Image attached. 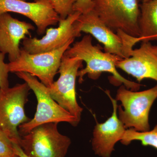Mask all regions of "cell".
<instances>
[{
    "mask_svg": "<svg viewBox=\"0 0 157 157\" xmlns=\"http://www.w3.org/2000/svg\"><path fill=\"white\" fill-rule=\"evenodd\" d=\"M64 54L71 57H76L85 62L84 69L78 71V82L82 83L83 77L87 75L89 78L97 80L103 73L112 75V78L118 85L122 84L128 89L138 91L141 85L124 78L117 70L116 63L121 59L115 55L102 51L98 45L93 44L92 38L87 34L66 51Z\"/></svg>",
    "mask_w": 157,
    "mask_h": 157,
    "instance_id": "1",
    "label": "cell"
},
{
    "mask_svg": "<svg viewBox=\"0 0 157 157\" xmlns=\"http://www.w3.org/2000/svg\"><path fill=\"white\" fill-rule=\"evenodd\" d=\"M17 77L26 82L36 97V111L34 117L18 127L20 136L27 134L34 128L49 123L67 122L73 126L78 124L76 118L52 99L49 88L36 77L24 72L15 73Z\"/></svg>",
    "mask_w": 157,
    "mask_h": 157,
    "instance_id": "2",
    "label": "cell"
},
{
    "mask_svg": "<svg viewBox=\"0 0 157 157\" xmlns=\"http://www.w3.org/2000/svg\"><path fill=\"white\" fill-rule=\"evenodd\" d=\"M157 99V84L141 91H132L122 85L117 90L115 100L121 103L117 108V115L125 129L139 132L149 131L150 111Z\"/></svg>",
    "mask_w": 157,
    "mask_h": 157,
    "instance_id": "3",
    "label": "cell"
},
{
    "mask_svg": "<svg viewBox=\"0 0 157 157\" xmlns=\"http://www.w3.org/2000/svg\"><path fill=\"white\" fill-rule=\"evenodd\" d=\"M141 0H93V11L114 32L121 30L131 36H140L139 28Z\"/></svg>",
    "mask_w": 157,
    "mask_h": 157,
    "instance_id": "4",
    "label": "cell"
},
{
    "mask_svg": "<svg viewBox=\"0 0 157 157\" xmlns=\"http://www.w3.org/2000/svg\"><path fill=\"white\" fill-rule=\"evenodd\" d=\"M57 123L43 124L21 136L18 145L29 157H65L71 144L70 137L58 130Z\"/></svg>",
    "mask_w": 157,
    "mask_h": 157,
    "instance_id": "5",
    "label": "cell"
},
{
    "mask_svg": "<svg viewBox=\"0 0 157 157\" xmlns=\"http://www.w3.org/2000/svg\"><path fill=\"white\" fill-rule=\"evenodd\" d=\"M74 40H70L59 49L43 53H29L21 48L18 58L7 63L9 72L29 73L39 78L45 86L50 87L58 72L63 56Z\"/></svg>",
    "mask_w": 157,
    "mask_h": 157,
    "instance_id": "6",
    "label": "cell"
},
{
    "mask_svg": "<svg viewBox=\"0 0 157 157\" xmlns=\"http://www.w3.org/2000/svg\"><path fill=\"white\" fill-rule=\"evenodd\" d=\"M30 90L25 82L1 90L0 128L13 143L17 144L21 139L18 127L30 120L26 115L25 110Z\"/></svg>",
    "mask_w": 157,
    "mask_h": 157,
    "instance_id": "7",
    "label": "cell"
},
{
    "mask_svg": "<svg viewBox=\"0 0 157 157\" xmlns=\"http://www.w3.org/2000/svg\"><path fill=\"white\" fill-rule=\"evenodd\" d=\"M80 32L91 35L104 45V51L126 59L130 57L134 43L131 36L122 31L117 33L105 24L94 11L81 14L76 21Z\"/></svg>",
    "mask_w": 157,
    "mask_h": 157,
    "instance_id": "8",
    "label": "cell"
},
{
    "mask_svg": "<svg viewBox=\"0 0 157 157\" xmlns=\"http://www.w3.org/2000/svg\"><path fill=\"white\" fill-rule=\"evenodd\" d=\"M82 63L78 58L64 54L58 71L59 77L48 88L52 99L76 118L78 124L83 109L76 100V81L79 69L83 67Z\"/></svg>",
    "mask_w": 157,
    "mask_h": 157,
    "instance_id": "9",
    "label": "cell"
},
{
    "mask_svg": "<svg viewBox=\"0 0 157 157\" xmlns=\"http://www.w3.org/2000/svg\"><path fill=\"white\" fill-rule=\"evenodd\" d=\"M79 12H74L64 19H60L59 26L46 30V34L41 39L36 37H26L23 40L22 49L30 54L48 52L64 46L72 39L81 36L76 21L81 15Z\"/></svg>",
    "mask_w": 157,
    "mask_h": 157,
    "instance_id": "10",
    "label": "cell"
},
{
    "mask_svg": "<svg viewBox=\"0 0 157 157\" xmlns=\"http://www.w3.org/2000/svg\"><path fill=\"white\" fill-rule=\"evenodd\" d=\"M14 12L31 20L36 26L37 33L43 35L50 25H56L60 18L50 0H0V14Z\"/></svg>",
    "mask_w": 157,
    "mask_h": 157,
    "instance_id": "11",
    "label": "cell"
},
{
    "mask_svg": "<svg viewBox=\"0 0 157 157\" xmlns=\"http://www.w3.org/2000/svg\"><path fill=\"white\" fill-rule=\"evenodd\" d=\"M105 93L113 105L112 115L102 123L97 122L93 131L92 147L95 154L100 157H110L114 147L121 141L126 129L117 115V101L110 95L109 91Z\"/></svg>",
    "mask_w": 157,
    "mask_h": 157,
    "instance_id": "12",
    "label": "cell"
},
{
    "mask_svg": "<svg viewBox=\"0 0 157 157\" xmlns=\"http://www.w3.org/2000/svg\"><path fill=\"white\" fill-rule=\"evenodd\" d=\"M150 42H142L139 48L130 51V57L116 63L119 68L140 82L145 78L157 82V55L151 49Z\"/></svg>",
    "mask_w": 157,
    "mask_h": 157,
    "instance_id": "13",
    "label": "cell"
},
{
    "mask_svg": "<svg viewBox=\"0 0 157 157\" xmlns=\"http://www.w3.org/2000/svg\"><path fill=\"white\" fill-rule=\"evenodd\" d=\"M35 27L30 23L14 18L9 13L0 14V52L8 54L9 62L18 58L20 43Z\"/></svg>",
    "mask_w": 157,
    "mask_h": 157,
    "instance_id": "14",
    "label": "cell"
},
{
    "mask_svg": "<svg viewBox=\"0 0 157 157\" xmlns=\"http://www.w3.org/2000/svg\"><path fill=\"white\" fill-rule=\"evenodd\" d=\"M139 28L140 42L155 40L157 36V0H150L140 4Z\"/></svg>",
    "mask_w": 157,
    "mask_h": 157,
    "instance_id": "15",
    "label": "cell"
},
{
    "mask_svg": "<svg viewBox=\"0 0 157 157\" xmlns=\"http://www.w3.org/2000/svg\"><path fill=\"white\" fill-rule=\"evenodd\" d=\"M135 140L140 141L144 146H150L157 149V124L153 129L145 132L127 129L120 141L124 145H128Z\"/></svg>",
    "mask_w": 157,
    "mask_h": 157,
    "instance_id": "16",
    "label": "cell"
},
{
    "mask_svg": "<svg viewBox=\"0 0 157 157\" xmlns=\"http://www.w3.org/2000/svg\"><path fill=\"white\" fill-rule=\"evenodd\" d=\"M60 19H64L74 12L73 7L77 0H50Z\"/></svg>",
    "mask_w": 157,
    "mask_h": 157,
    "instance_id": "17",
    "label": "cell"
},
{
    "mask_svg": "<svg viewBox=\"0 0 157 157\" xmlns=\"http://www.w3.org/2000/svg\"><path fill=\"white\" fill-rule=\"evenodd\" d=\"M14 155L13 142L0 128V156Z\"/></svg>",
    "mask_w": 157,
    "mask_h": 157,
    "instance_id": "18",
    "label": "cell"
},
{
    "mask_svg": "<svg viewBox=\"0 0 157 157\" xmlns=\"http://www.w3.org/2000/svg\"><path fill=\"white\" fill-rule=\"evenodd\" d=\"M6 54L0 52V88L6 90L9 88V81L8 79L9 73L8 64L5 62Z\"/></svg>",
    "mask_w": 157,
    "mask_h": 157,
    "instance_id": "19",
    "label": "cell"
},
{
    "mask_svg": "<svg viewBox=\"0 0 157 157\" xmlns=\"http://www.w3.org/2000/svg\"><path fill=\"white\" fill-rule=\"evenodd\" d=\"M93 0H77L73 7L74 12L85 14L93 9Z\"/></svg>",
    "mask_w": 157,
    "mask_h": 157,
    "instance_id": "20",
    "label": "cell"
},
{
    "mask_svg": "<svg viewBox=\"0 0 157 157\" xmlns=\"http://www.w3.org/2000/svg\"><path fill=\"white\" fill-rule=\"evenodd\" d=\"M13 144L14 154L19 157H29L23 151L22 149L19 145L14 143H13Z\"/></svg>",
    "mask_w": 157,
    "mask_h": 157,
    "instance_id": "21",
    "label": "cell"
},
{
    "mask_svg": "<svg viewBox=\"0 0 157 157\" xmlns=\"http://www.w3.org/2000/svg\"><path fill=\"white\" fill-rule=\"evenodd\" d=\"M151 49L153 52L157 55V45H151Z\"/></svg>",
    "mask_w": 157,
    "mask_h": 157,
    "instance_id": "22",
    "label": "cell"
},
{
    "mask_svg": "<svg viewBox=\"0 0 157 157\" xmlns=\"http://www.w3.org/2000/svg\"><path fill=\"white\" fill-rule=\"evenodd\" d=\"M150 1V0H141L142 2H147V1Z\"/></svg>",
    "mask_w": 157,
    "mask_h": 157,
    "instance_id": "23",
    "label": "cell"
},
{
    "mask_svg": "<svg viewBox=\"0 0 157 157\" xmlns=\"http://www.w3.org/2000/svg\"><path fill=\"white\" fill-rule=\"evenodd\" d=\"M15 155L14 156H12V157H6V156H0V157H15Z\"/></svg>",
    "mask_w": 157,
    "mask_h": 157,
    "instance_id": "24",
    "label": "cell"
},
{
    "mask_svg": "<svg viewBox=\"0 0 157 157\" xmlns=\"http://www.w3.org/2000/svg\"><path fill=\"white\" fill-rule=\"evenodd\" d=\"M155 40H157V36H156V37Z\"/></svg>",
    "mask_w": 157,
    "mask_h": 157,
    "instance_id": "25",
    "label": "cell"
},
{
    "mask_svg": "<svg viewBox=\"0 0 157 157\" xmlns=\"http://www.w3.org/2000/svg\"><path fill=\"white\" fill-rule=\"evenodd\" d=\"M16 155V156H15V157H18V156H17V155Z\"/></svg>",
    "mask_w": 157,
    "mask_h": 157,
    "instance_id": "26",
    "label": "cell"
},
{
    "mask_svg": "<svg viewBox=\"0 0 157 157\" xmlns=\"http://www.w3.org/2000/svg\"><path fill=\"white\" fill-rule=\"evenodd\" d=\"M1 90H2V89H1V88H0V94H1Z\"/></svg>",
    "mask_w": 157,
    "mask_h": 157,
    "instance_id": "27",
    "label": "cell"
},
{
    "mask_svg": "<svg viewBox=\"0 0 157 157\" xmlns=\"http://www.w3.org/2000/svg\"><path fill=\"white\" fill-rule=\"evenodd\" d=\"M23 1H25V0H23Z\"/></svg>",
    "mask_w": 157,
    "mask_h": 157,
    "instance_id": "28",
    "label": "cell"
}]
</instances>
